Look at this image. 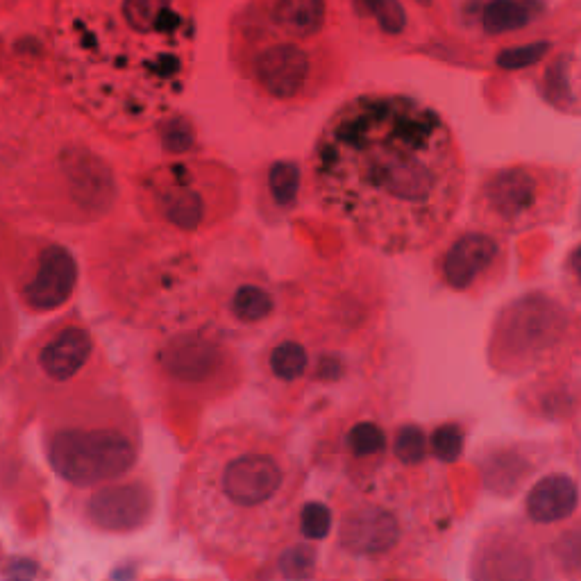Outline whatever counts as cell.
I'll return each instance as SVG.
<instances>
[{
	"label": "cell",
	"mask_w": 581,
	"mask_h": 581,
	"mask_svg": "<svg viewBox=\"0 0 581 581\" xmlns=\"http://www.w3.org/2000/svg\"><path fill=\"white\" fill-rule=\"evenodd\" d=\"M311 182L327 214L384 255L439 241L466 189L443 116L402 94H364L327 119L311 150Z\"/></svg>",
	"instance_id": "1"
},
{
	"label": "cell",
	"mask_w": 581,
	"mask_h": 581,
	"mask_svg": "<svg viewBox=\"0 0 581 581\" xmlns=\"http://www.w3.org/2000/svg\"><path fill=\"white\" fill-rule=\"evenodd\" d=\"M305 473L284 439L255 425L216 429L180 468L173 518L221 566L280 557L298 527Z\"/></svg>",
	"instance_id": "2"
},
{
	"label": "cell",
	"mask_w": 581,
	"mask_h": 581,
	"mask_svg": "<svg viewBox=\"0 0 581 581\" xmlns=\"http://www.w3.org/2000/svg\"><path fill=\"white\" fill-rule=\"evenodd\" d=\"M60 35L75 94L114 130L164 121L189 82L196 23L184 0H69Z\"/></svg>",
	"instance_id": "3"
},
{
	"label": "cell",
	"mask_w": 581,
	"mask_h": 581,
	"mask_svg": "<svg viewBox=\"0 0 581 581\" xmlns=\"http://www.w3.org/2000/svg\"><path fill=\"white\" fill-rule=\"evenodd\" d=\"M141 439L134 427H71L50 441L48 457L55 473L75 486L116 482L137 466Z\"/></svg>",
	"instance_id": "4"
},
{
	"label": "cell",
	"mask_w": 581,
	"mask_h": 581,
	"mask_svg": "<svg viewBox=\"0 0 581 581\" xmlns=\"http://www.w3.org/2000/svg\"><path fill=\"white\" fill-rule=\"evenodd\" d=\"M561 175L536 166L488 173L477 189V216L493 230L518 232L554 218L561 207Z\"/></svg>",
	"instance_id": "5"
},
{
	"label": "cell",
	"mask_w": 581,
	"mask_h": 581,
	"mask_svg": "<svg viewBox=\"0 0 581 581\" xmlns=\"http://www.w3.org/2000/svg\"><path fill=\"white\" fill-rule=\"evenodd\" d=\"M554 554L520 520L493 522L470 557V581H554Z\"/></svg>",
	"instance_id": "6"
},
{
	"label": "cell",
	"mask_w": 581,
	"mask_h": 581,
	"mask_svg": "<svg viewBox=\"0 0 581 581\" xmlns=\"http://www.w3.org/2000/svg\"><path fill=\"white\" fill-rule=\"evenodd\" d=\"M146 191L155 214L166 225L178 227L182 232H193L205 223L209 207L193 166L168 164L155 168L146 180Z\"/></svg>",
	"instance_id": "7"
},
{
	"label": "cell",
	"mask_w": 581,
	"mask_h": 581,
	"mask_svg": "<svg viewBox=\"0 0 581 581\" xmlns=\"http://www.w3.org/2000/svg\"><path fill=\"white\" fill-rule=\"evenodd\" d=\"M252 78L277 100H293L307 91L311 75L309 55L284 39L261 41L252 53Z\"/></svg>",
	"instance_id": "8"
},
{
	"label": "cell",
	"mask_w": 581,
	"mask_h": 581,
	"mask_svg": "<svg viewBox=\"0 0 581 581\" xmlns=\"http://www.w3.org/2000/svg\"><path fill=\"white\" fill-rule=\"evenodd\" d=\"M153 493L143 484L109 486L89 500V518L109 532H130L150 520Z\"/></svg>",
	"instance_id": "9"
},
{
	"label": "cell",
	"mask_w": 581,
	"mask_h": 581,
	"mask_svg": "<svg viewBox=\"0 0 581 581\" xmlns=\"http://www.w3.org/2000/svg\"><path fill=\"white\" fill-rule=\"evenodd\" d=\"M500 257V243L488 232H466L443 257V277L454 291H466Z\"/></svg>",
	"instance_id": "10"
},
{
	"label": "cell",
	"mask_w": 581,
	"mask_h": 581,
	"mask_svg": "<svg viewBox=\"0 0 581 581\" xmlns=\"http://www.w3.org/2000/svg\"><path fill=\"white\" fill-rule=\"evenodd\" d=\"M78 280V266L69 250L48 246L41 252L37 273L25 286V300L35 309H57L71 298Z\"/></svg>",
	"instance_id": "11"
},
{
	"label": "cell",
	"mask_w": 581,
	"mask_h": 581,
	"mask_svg": "<svg viewBox=\"0 0 581 581\" xmlns=\"http://www.w3.org/2000/svg\"><path fill=\"white\" fill-rule=\"evenodd\" d=\"M577 482L566 473H552L529 488L525 498V516L532 527L561 525L577 516Z\"/></svg>",
	"instance_id": "12"
},
{
	"label": "cell",
	"mask_w": 581,
	"mask_h": 581,
	"mask_svg": "<svg viewBox=\"0 0 581 581\" xmlns=\"http://www.w3.org/2000/svg\"><path fill=\"white\" fill-rule=\"evenodd\" d=\"M91 350H94V341H91V334L87 330H82V327H66L55 339L46 343L39 361L48 377L64 382L71 380L75 373H80L82 366L91 357Z\"/></svg>",
	"instance_id": "13"
},
{
	"label": "cell",
	"mask_w": 581,
	"mask_h": 581,
	"mask_svg": "<svg viewBox=\"0 0 581 581\" xmlns=\"http://www.w3.org/2000/svg\"><path fill=\"white\" fill-rule=\"evenodd\" d=\"M218 355L221 352H218L216 343L200 339V336H182L164 350L162 364L168 373L182 382H200L212 375L218 359H221Z\"/></svg>",
	"instance_id": "14"
},
{
	"label": "cell",
	"mask_w": 581,
	"mask_h": 581,
	"mask_svg": "<svg viewBox=\"0 0 581 581\" xmlns=\"http://www.w3.org/2000/svg\"><path fill=\"white\" fill-rule=\"evenodd\" d=\"M325 0H275V28L293 39H309L325 25Z\"/></svg>",
	"instance_id": "15"
},
{
	"label": "cell",
	"mask_w": 581,
	"mask_h": 581,
	"mask_svg": "<svg viewBox=\"0 0 581 581\" xmlns=\"http://www.w3.org/2000/svg\"><path fill=\"white\" fill-rule=\"evenodd\" d=\"M536 10L525 0H491L484 7L482 23L491 35L520 30L534 21Z\"/></svg>",
	"instance_id": "16"
},
{
	"label": "cell",
	"mask_w": 581,
	"mask_h": 581,
	"mask_svg": "<svg viewBox=\"0 0 581 581\" xmlns=\"http://www.w3.org/2000/svg\"><path fill=\"white\" fill-rule=\"evenodd\" d=\"M273 293L261 284H241L232 293L230 309L239 323L257 325L273 314Z\"/></svg>",
	"instance_id": "17"
},
{
	"label": "cell",
	"mask_w": 581,
	"mask_h": 581,
	"mask_svg": "<svg viewBox=\"0 0 581 581\" xmlns=\"http://www.w3.org/2000/svg\"><path fill=\"white\" fill-rule=\"evenodd\" d=\"M309 368V352L302 343L284 339L275 343L268 352V370L275 380L280 382H296Z\"/></svg>",
	"instance_id": "18"
},
{
	"label": "cell",
	"mask_w": 581,
	"mask_h": 581,
	"mask_svg": "<svg viewBox=\"0 0 581 581\" xmlns=\"http://www.w3.org/2000/svg\"><path fill=\"white\" fill-rule=\"evenodd\" d=\"M268 189L277 205L293 207L300 193V168L296 162H275L268 171Z\"/></svg>",
	"instance_id": "19"
},
{
	"label": "cell",
	"mask_w": 581,
	"mask_h": 581,
	"mask_svg": "<svg viewBox=\"0 0 581 581\" xmlns=\"http://www.w3.org/2000/svg\"><path fill=\"white\" fill-rule=\"evenodd\" d=\"M345 443H348V450L355 459H375L384 454L386 434L373 420H364V423H357L350 429Z\"/></svg>",
	"instance_id": "20"
},
{
	"label": "cell",
	"mask_w": 581,
	"mask_h": 581,
	"mask_svg": "<svg viewBox=\"0 0 581 581\" xmlns=\"http://www.w3.org/2000/svg\"><path fill=\"white\" fill-rule=\"evenodd\" d=\"M296 532L309 543H321L332 532V509L323 502H307L298 511Z\"/></svg>",
	"instance_id": "21"
},
{
	"label": "cell",
	"mask_w": 581,
	"mask_h": 581,
	"mask_svg": "<svg viewBox=\"0 0 581 581\" xmlns=\"http://www.w3.org/2000/svg\"><path fill=\"white\" fill-rule=\"evenodd\" d=\"M463 443H466V434H463L461 425L443 423L427 439V448L441 463H454L461 457Z\"/></svg>",
	"instance_id": "22"
},
{
	"label": "cell",
	"mask_w": 581,
	"mask_h": 581,
	"mask_svg": "<svg viewBox=\"0 0 581 581\" xmlns=\"http://www.w3.org/2000/svg\"><path fill=\"white\" fill-rule=\"evenodd\" d=\"M359 14L373 16L380 28L389 35H398L404 28V12L398 0H355Z\"/></svg>",
	"instance_id": "23"
},
{
	"label": "cell",
	"mask_w": 581,
	"mask_h": 581,
	"mask_svg": "<svg viewBox=\"0 0 581 581\" xmlns=\"http://www.w3.org/2000/svg\"><path fill=\"white\" fill-rule=\"evenodd\" d=\"M393 454L407 466H416L423 463L427 457V436L423 427L418 425H402L395 434Z\"/></svg>",
	"instance_id": "24"
},
{
	"label": "cell",
	"mask_w": 581,
	"mask_h": 581,
	"mask_svg": "<svg viewBox=\"0 0 581 581\" xmlns=\"http://www.w3.org/2000/svg\"><path fill=\"white\" fill-rule=\"evenodd\" d=\"M162 123V143L168 153L182 155L193 146L196 134H193L191 123L184 116H173V119H164Z\"/></svg>",
	"instance_id": "25"
},
{
	"label": "cell",
	"mask_w": 581,
	"mask_h": 581,
	"mask_svg": "<svg viewBox=\"0 0 581 581\" xmlns=\"http://www.w3.org/2000/svg\"><path fill=\"white\" fill-rule=\"evenodd\" d=\"M541 55H543V46H529V48H520V50H511V53H504L500 57V64L516 69V66H525L529 62H536Z\"/></svg>",
	"instance_id": "26"
},
{
	"label": "cell",
	"mask_w": 581,
	"mask_h": 581,
	"mask_svg": "<svg viewBox=\"0 0 581 581\" xmlns=\"http://www.w3.org/2000/svg\"><path fill=\"white\" fill-rule=\"evenodd\" d=\"M141 581H214V579H191V577H178V575H155Z\"/></svg>",
	"instance_id": "27"
},
{
	"label": "cell",
	"mask_w": 581,
	"mask_h": 581,
	"mask_svg": "<svg viewBox=\"0 0 581 581\" xmlns=\"http://www.w3.org/2000/svg\"><path fill=\"white\" fill-rule=\"evenodd\" d=\"M298 581H336V579H316V577H307V579H298Z\"/></svg>",
	"instance_id": "28"
}]
</instances>
